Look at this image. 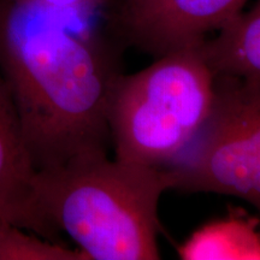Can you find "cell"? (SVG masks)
<instances>
[{"label":"cell","mask_w":260,"mask_h":260,"mask_svg":"<svg viewBox=\"0 0 260 260\" xmlns=\"http://www.w3.org/2000/svg\"><path fill=\"white\" fill-rule=\"evenodd\" d=\"M102 9L0 0V75L17 110L35 170L106 152L107 106L125 44Z\"/></svg>","instance_id":"1"},{"label":"cell","mask_w":260,"mask_h":260,"mask_svg":"<svg viewBox=\"0 0 260 260\" xmlns=\"http://www.w3.org/2000/svg\"><path fill=\"white\" fill-rule=\"evenodd\" d=\"M34 189L42 217L89 260L160 259L159 201L171 189L162 168L88 152L37 171Z\"/></svg>","instance_id":"2"},{"label":"cell","mask_w":260,"mask_h":260,"mask_svg":"<svg viewBox=\"0 0 260 260\" xmlns=\"http://www.w3.org/2000/svg\"><path fill=\"white\" fill-rule=\"evenodd\" d=\"M213 76L194 46L155 58L146 69L116 80L107 126L117 160L162 168L209 115Z\"/></svg>","instance_id":"3"},{"label":"cell","mask_w":260,"mask_h":260,"mask_svg":"<svg viewBox=\"0 0 260 260\" xmlns=\"http://www.w3.org/2000/svg\"><path fill=\"white\" fill-rule=\"evenodd\" d=\"M171 189L217 193L260 206V84L213 77L209 115L162 167Z\"/></svg>","instance_id":"4"},{"label":"cell","mask_w":260,"mask_h":260,"mask_svg":"<svg viewBox=\"0 0 260 260\" xmlns=\"http://www.w3.org/2000/svg\"><path fill=\"white\" fill-rule=\"evenodd\" d=\"M248 0H139L115 12L110 21L125 46L155 58L191 47L218 29Z\"/></svg>","instance_id":"5"},{"label":"cell","mask_w":260,"mask_h":260,"mask_svg":"<svg viewBox=\"0 0 260 260\" xmlns=\"http://www.w3.org/2000/svg\"><path fill=\"white\" fill-rule=\"evenodd\" d=\"M35 174L14 99L0 75V218L61 245L60 233L42 217L38 207Z\"/></svg>","instance_id":"6"},{"label":"cell","mask_w":260,"mask_h":260,"mask_svg":"<svg viewBox=\"0 0 260 260\" xmlns=\"http://www.w3.org/2000/svg\"><path fill=\"white\" fill-rule=\"evenodd\" d=\"M212 40L194 46L212 76H232L260 84V4L233 15Z\"/></svg>","instance_id":"7"},{"label":"cell","mask_w":260,"mask_h":260,"mask_svg":"<svg viewBox=\"0 0 260 260\" xmlns=\"http://www.w3.org/2000/svg\"><path fill=\"white\" fill-rule=\"evenodd\" d=\"M259 219L241 210L206 223L177 247L183 260H259Z\"/></svg>","instance_id":"8"},{"label":"cell","mask_w":260,"mask_h":260,"mask_svg":"<svg viewBox=\"0 0 260 260\" xmlns=\"http://www.w3.org/2000/svg\"><path fill=\"white\" fill-rule=\"evenodd\" d=\"M0 260H89L82 251L70 249L0 218Z\"/></svg>","instance_id":"9"},{"label":"cell","mask_w":260,"mask_h":260,"mask_svg":"<svg viewBox=\"0 0 260 260\" xmlns=\"http://www.w3.org/2000/svg\"><path fill=\"white\" fill-rule=\"evenodd\" d=\"M37 4L52 6L58 9H103L106 8L107 0H19Z\"/></svg>","instance_id":"10"},{"label":"cell","mask_w":260,"mask_h":260,"mask_svg":"<svg viewBox=\"0 0 260 260\" xmlns=\"http://www.w3.org/2000/svg\"><path fill=\"white\" fill-rule=\"evenodd\" d=\"M136 2H139V0H107L106 8L110 9L109 12H115L121 9L126 8V6L134 4Z\"/></svg>","instance_id":"11"}]
</instances>
